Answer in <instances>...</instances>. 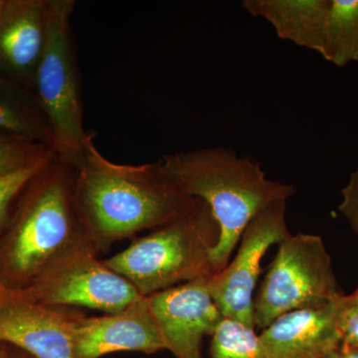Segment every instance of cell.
I'll return each instance as SVG.
<instances>
[{
  "mask_svg": "<svg viewBox=\"0 0 358 358\" xmlns=\"http://www.w3.org/2000/svg\"><path fill=\"white\" fill-rule=\"evenodd\" d=\"M338 327L339 346L358 350V288L355 293L343 294L338 301Z\"/></svg>",
  "mask_w": 358,
  "mask_h": 358,
  "instance_id": "20",
  "label": "cell"
},
{
  "mask_svg": "<svg viewBox=\"0 0 358 358\" xmlns=\"http://www.w3.org/2000/svg\"><path fill=\"white\" fill-rule=\"evenodd\" d=\"M0 134L55 148L50 124L35 94L3 76H0Z\"/></svg>",
  "mask_w": 358,
  "mask_h": 358,
  "instance_id": "15",
  "label": "cell"
},
{
  "mask_svg": "<svg viewBox=\"0 0 358 358\" xmlns=\"http://www.w3.org/2000/svg\"><path fill=\"white\" fill-rule=\"evenodd\" d=\"M211 358H267L255 327L224 317L211 336Z\"/></svg>",
  "mask_w": 358,
  "mask_h": 358,
  "instance_id": "17",
  "label": "cell"
},
{
  "mask_svg": "<svg viewBox=\"0 0 358 358\" xmlns=\"http://www.w3.org/2000/svg\"><path fill=\"white\" fill-rule=\"evenodd\" d=\"M26 289L46 305L88 308L105 313L119 312L143 296L99 258L89 240L60 254Z\"/></svg>",
  "mask_w": 358,
  "mask_h": 358,
  "instance_id": "7",
  "label": "cell"
},
{
  "mask_svg": "<svg viewBox=\"0 0 358 358\" xmlns=\"http://www.w3.org/2000/svg\"><path fill=\"white\" fill-rule=\"evenodd\" d=\"M55 154L41 143L0 134V173H10Z\"/></svg>",
  "mask_w": 358,
  "mask_h": 358,
  "instance_id": "18",
  "label": "cell"
},
{
  "mask_svg": "<svg viewBox=\"0 0 358 358\" xmlns=\"http://www.w3.org/2000/svg\"><path fill=\"white\" fill-rule=\"evenodd\" d=\"M75 358H100L115 352L145 355L166 350L148 296L102 317L82 315L72 336Z\"/></svg>",
  "mask_w": 358,
  "mask_h": 358,
  "instance_id": "11",
  "label": "cell"
},
{
  "mask_svg": "<svg viewBox=\"0 0 358 358\" xmlns=\"http://www.w3.org/2000/svg\"><path fill=\"white\" fill-rule=\"evenodd\" d=\"M219 235L217 221L199 199L185 215L133 238L128 248L103 261L148 296L214 274L212 252Z\"/></svg>",
  "mask_w": 358,
  "mask_h": 358,
  "instance_id": "4",
  "label": "cell"
},
{
  "mask_svg": "<svg viewBox=\"0 0 358 358\" xmlns=\"http://www.w3.org/2000/svg\"><path fill=\"white\" fill-rule=\"evenodd\" d=\"M82 315L41 303L28 289L0 284V343L35 358H75L73 331Z\"/></svg>",
  "mask_w": 358,
  "mask_h": 358,
  "instance_id": "9",
  "label": "cell"
},
{
  "mask_svg": "<svg viewBox=\"0 0 358 358\" xmlns=\"http://www.w3.org/2000/svg\"><path fill=\"white\" fill-rule=\"evenodd\" d=\"M338 300L285 313L259 334L267 358H324L338 348Z\"/></svg>",
  "mask_w": 358,
  "mask_h": 358,
  "instance_id": "13",
  "label": "cell"
},
{
  "mask_svg": "<svg viewBox=\"0 0 358 358\" xmlns=\"http://www.w3.org/2000/svg\"><path fill=\"white\" fill-rule=\"evenodd\" d=\"M338 211L358 235V169L350 174L348 183L341 189Z\"/></svg>",
  "mask_w": 358,
  "mask_h": 358,
  "instance_id": "21",
  "label": "cell"
},
{
  "mask_svg": "<svg viewBox=\"0 0 358 358\" xmlns=\"http://www.w3.org/2000/svg\"><path fill=\"white\" fill-rule=\"evenodd\" d=\"M73 199L85 234L99 254L185 215L199 200L181 192L159 160L133 166L108 159L96 148L94 131L75 167Z\"/></svg>",
  "mask_w": 358,
  "mask_h": 358,
  "instance_id": "1",
  "label": "cell"
},
{
  "mask_svg": "<svg viewBox=\"0 0 358 358\" xmlns=\"http://www.w3.org/2000/svg\"><path fill=\"white\" fill-rule=\"evenodd\" d=\"M208 277L148 296L166 350L176 358H203V338L212 336L224 319L209 291Z\"/></svg>",
  "mask_w": 358,
  "mask_h": 358,
  "instance_id": "10",
  "label": "cell"
},
{
  "mask_svg": "<svg viewBox=\"0 0 358 358\" xmlns=\"http://www.w3.org/2000/svg\"><path fill=\"white\" fill-rule=\"evenodd\" d=\"M286 211L287 200H278L258 212L245 228L234 258L209 275V291L224 317L255 327L253 305L261 262L271 246L291 235Z\"/></svg>",
  "mask_w": 358,
  "mask_h": 358,
  "instance_id": "8",
  "label": "cell"
},
{
  "mask_svg": "<svg viewBox=\"0 0 358 358\" xmlns=\"http://www.w3.org/2000/svg\"><path fill=\"white\" fill-rule=\"evenodd\" d=\"M75 167L57 155L28 183L0 235V284L27 288L60 254L88 240L73 199Z\"/></svg>",
  "mask_w": 358,
  "mask_h": 358,
  "instance_id": "3",
  "label": "cell"
},
{
  "mask_svg": "<svg viewBox=\"0 0 358 358\" xmlns=\"http://www.w3.org/2000/svg\"><path fill=\"white\" fill-rule=\"evenodd\" d=\"M324 358H358V350H350L338 345Z\"/></svg>",
  "mask_w": 358,
  "mask_h": 358,
  "instance_id": "23",
  "label": "cell"
},
{
  "mask_svg": "<svg viewBox=\"0 0 358 358\" xmlns=\"http://www.w3.org/2000/svg\"><path fill=\"white\" fill-rule=\"evenodd\" d=\"M320 55L338 67L357 62L358 0H331Z\"/></svg>",
  "mask_w": 358,
  "mask_h": 358,
  "instance_id": "16",
  "label": "cell"
},
{
  "mask_svg": "<svg viewBox=\"0 0 358 358\" xmlns=\"http://www.w3.org/2000/svg\"><path fill=\"white\" fill-rule=\"evenodd\" d=\"M74 0H46L47 33L33 93L53 131L55 154L76 167L89 131L84 128L79 67L71 27Z\"/></svg>",
  "mask_w": 358,
  "mask_h": 358,
  "instance_id": "5",
  "label": "cell"
},
{
  "mask_svg": "<svg viewBox=\"0 0 358 358\" xmlns=\"http://www.w3.org/2000/svg\"><path fill=\"white\" fill-rule=\"evenodd\" d=\"M46 33V0H0V76L33 92Z\"/></svg>",
  "mask_w": 358,
  "mask_h": 358,
  "instance_id": "12",
  "label": "cell"
},
{
  "mask_svg": "<svg viewBox=\"0 0 358 358\" xmlns=\"http://www.w3.org/2000/svg\"><path fill=\"white\" fill-rule=\"evenodd\" d=\"M0 358H35L29 353L23 352L20 348H14L13 345L2 343Z\"/></svg>",
  "mask_w": 358,
  "mask_h": 358,
  "instance_id": "22",
  "label": "cell"
},
{
  "mask_svg": "<svg viewBox=\"0 0 358 358\" xmlns=\"http://www.w3.org/2000/svg\"><path fill=\"white\" fill-rule=\"evenodd\" d=\"M55 155H49L17 171L0 173V235L6 227L14 204L21 193Z\"/></svg>",
  "mask_w": 358,
  "mask_h": 358,
  "instance_id": "19",
  "label": "cell"
},
{
  "mask_svg": "<svg viewBox=\"0 0 358 358\" xmlns=\"http://www.w3.org/2000/svg\"><path fill=\"white\" fill-rule=\"evenodd\" d=\"M343 294L322 238L289 235L255 294L254 326L264 329L285 313L327 305Z\"/></svg>",
  "mask_w": 358,
  "mask_h": 358,
  "instance_id": "6",
  "label": "cell"
},
{
  "mask_svg": "<svg viewBox=\"0 0 358 358\" xmlns=\"http://www.w3.org/2000/svg\"><path fill=\"white\" fill-rule=\"evenodd\" d=\"M1 345H2V343H0V352H1Z\"/></svg>",
  "mask_w": 358,
  "mask_h": 358,
  "instance_id": "24",
  "label": "cell"
},
{
  "mask_svg": "<svg viewBox=\"0 0 358 358\" xmlns=\"http://www.w3.org/2000/svg\"><path fill=\"white\" fill-rule=\"evenodd\" d=\"M242 6L267 20L279 38L322 54L331 0H244Z\"/></svg>",
  "mask_w": 358,
  "mask_h": 358,
  "instance_id": "14",
  "label": "cell"
},
{
  "mask_svg": "<svg viewBox=\"0 0 358 358\" xmlns=\"http://www.w3.org/2000/svg\"><path fill=\"white\" fill-rule=\"evenodd\" d=\"M159 162L171 182L208 205L217 221L220 235L212 252L214 274L230 262L245 228L258 212L296 193L294 185L268 178L260 162L229 148L176 152Z\"/></svg>",
  "mask_w": 358,
  "mask_h": 358,
  "instance_id": "2",
  "label": "cell"
}]
</instances>
